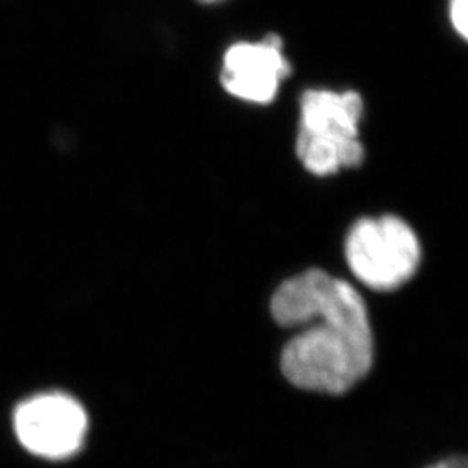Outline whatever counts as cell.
I'll list each match as a JSON object with an SVG mask.
<instances>
[{
    "label": "cell",
    "instance_id": "cell-1",
    "mask_svg": "<svg viewBox=\"0 0 468 468\" xmlns=\"http://www.w3.org/2000/svg\"><path fill=\"white\" fill-rule=\"evenodd\" d=\"M274 321L297 330L282 354L284 378L305 392L342 396L373 367L368 307L352 284L309 269L280 284L271 301Z\"/></svg>",
    "mask_w": 468,
    "mask_h": 468
},
{
    "label": "cell",
    "instance_id": "cell-2",
    "mask_svg": "<svg viewBox=\"0 0 468 468\" xmlns=\"http://www.w3.org/2000/svg\"><path fill=\"white\" fill-rule=\"evenodd\" d=\"M365 100L354 89L311 87L299 101V131L295 150L305 170L334 176L359 167L365 160L361 122Z\"/></svg>",
    "mask_w": 468,
    "mask_h": 468
},
{
    "label": "cell",
    "instance_id": "cell-3",
    "mask_svg": "<svg viewBox=\"0 0 468 468\" xmlns=\"http://www.w3.org/2000/svg\"><path fill=\"white\" fill-rule=\"evenodd\" d=\"M346 261L357 282L394 292L417 274L421 245L413 228L396 216L359 218L346 238Z\"/></svg>",
    "mask_w": 468,
    "mask_h": 468
},
{
    "label": "cell",
    "instance_id": "cell-4",
    "mask_svg": "<svg viewBox=\"0 0 468 468\" xmlns=\"http://www.w3.org/2000/svg\"><path fill=\"white\" fill-rule=\"evenodd\" d=\"M293 73L286 42L280 34L255 40H238L224 50L220 85L236 100L266 106L272 104Z\"/></svg>",
    "mask_w": 468,
    "mask_h": 468
},
{
    "label": "cell",
    "instance_id": "cell-5",
    "mask_svg": "<svg viewBox=\"0 0 468 468\" xmlns=\"http://www.w3.org/2000/svg\"><path fill=\"white\" fill-rule=\"evenodd\" d=\"M13 421L19 444L46 460L73 456L82 448L89 429L84 408L63 394H44L21 402Z\"/></svg>",
    "mask_w": 468,
    "mask_h": 468
},
{
    "label": "cell",
    "instance_id": "cell-6",
    "mask_svg": "<svg viewBox=\"0 0 468 468\" xmlns=\"http://www.w3.org/2000/svg\"><path fill=\"white\" fill-rule=\"evenodd\" d=\"M446 17L454 37L468 46V0H446Z\"/></svg>",
    "mask_w": 468,
    "mask_h": 468
},
{
    "label": "cell",
    "instance_id": "cell-7",
    "mask_svg": "<svg viewBox=\"0 0 468 468\" xmlns=\"http://www.w3.org/2000/svg\"><path fill=\"white\" fill-rule=\"evenodd\" d=\"M423 468H468V452H448Z\"/></svg>",
    "mask_w": 468,
    "mask_h": 468
},
{
    "label": "cell",
    "instance_id": "cell-8",
    "mask_svg": "<svg viewBox=\"0 0 468 468\" xmlns=\"http://www.w3.org/2000/svg\"><path fill=\"white\" fill-rule=\"evenodd\" d=\"M200 4H207V5H210V4H218V2H224V0H198Z\"/></svg>",
    "mask_w": 468,
    "mask_h": 468
}]
</instances>
